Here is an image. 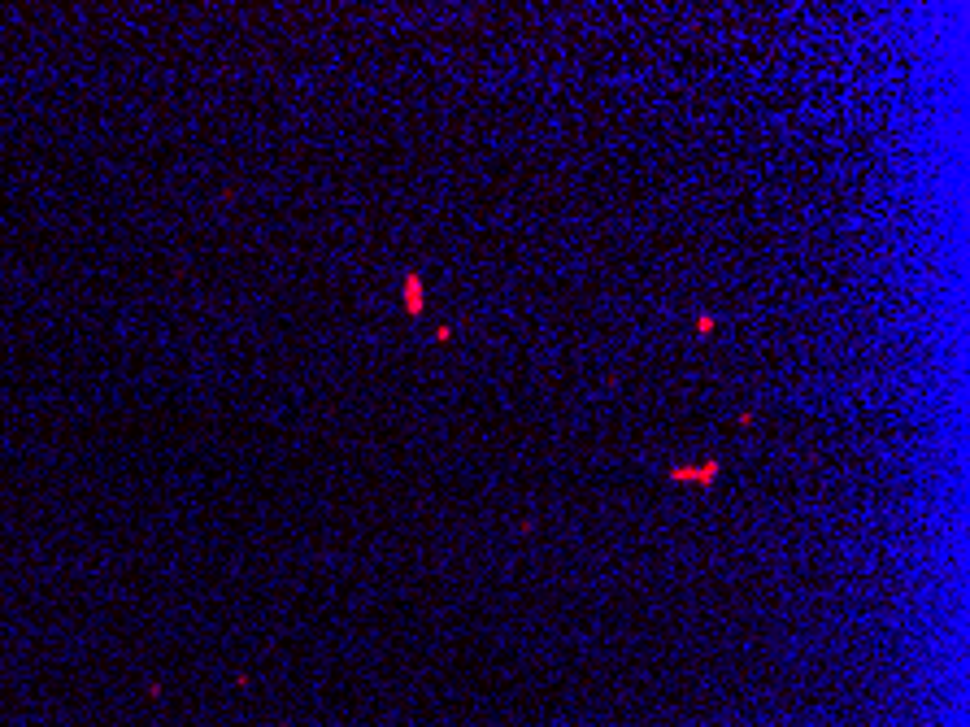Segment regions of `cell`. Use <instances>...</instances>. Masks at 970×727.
<instances>
[{"label": "cell", "instance_id": "6da1fadb", "mask_svg": "<svg viewBox=\"0 0 970 727\" xmlns=\"http://www.w3.org/2000/svg\"><path fill=\"white\" fill-rule=\"evenodd\" d=\"M405 310L409 314H422V279L418 275L405 279Z\"/></svg>", "mask_w": 970, "mask_h": 727}, {"label": "cell", "instance_id": "7a4b0ae2", "mask_svg": "<svg viewBox=\"0 0 970 727\" xmlns=\"http://www.w3.org/2000/svg\"><path fill=\"white\" fill-rule=\"evenodd\" d=\"M714 475H718V466H714V462L696 466V471H670V479H701V484H710Z\"/></svg>", "mask_w": 970, "mask_h": 727}]
</instances>
